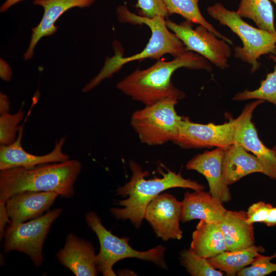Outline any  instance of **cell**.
Listing matches in <instances>:
<instances>
[{"label": "cell", "instance_id": "cell-1", "mask_svg": "<svg viewBox=\"0 0 276 276\" xmlns=\"http://www.w3.org/2000/svg\"><path fill=\"white\" fill-rule=\"evenodd\" d=\"M212 71L210 62L200 54L192 51L174 57L170 61L158 60L145 70L136 69L119 82L117 88L132 99L145 106L172 99H182L185 93L176 87L171 80L173 73L177 69Z\"/></svg>", "mask_w": 276, "mask_h": 276}, {"label": "cell", "instance_id": "cell-2", "mask_svg": "<svg viewBox=\"0 0 276 276\" xmlns=\"http://www.w3.org/2000/svg\"><path fill=\"white\" fill-rule=\"evenodd\" d=\"M117 15L121 23L146 25L151 30V37L142 51L128 57H124L122 51L119 50L116 42H113L114 55L106 59L99 73L83 88V93L90 91L103 80L111 77L128 62L142 61L146 58L158 60L167 54L174 58L188 51L183 42L167 27L165 17L162 15H156L153 18L142 16L131 12L125 5L117 8Z\"/></svg>", "mask_w": 276, "mask_h": 276}, {"label": "cell", "instance_id": "cell-3", "mask_svg": "<svg viewBox=\"0 0 276 276\" xmlns=\"http://www.w3.org/2000/svg\"><path fill=\"white\" fill-rule=\"evenodd\" d=\"M76 159L40 165L31 168L16 167L0 172V201L6 202L14 194L24 191L54 192L70 198L80 172Z\"/></svg>", "mask_w": 276, "mask_h": 276}, {"label": "cell", "instance_id": "cell-4", "mask_svg": "<svg viewBox=\"0 0 276 276\" xmlns=\"http://www.w3.org/2000/svg\"><path fill=\"white\" fill-rule=\"evenodd\" d=\"M129 165L132 172L130 180L117 190L118 195L128 197L118 203L123 208H111L110 211L116 219H129L136 228L141 226L149 203L163 191L173 188H189L194 191L205 188L196 181L182 177L180 173L176 174L170 170L166 173L162 171V178L147 179L145 177L149 174L148 171H144L132 160H129Z\"/></svg>", "mask_w": 276, "mask_h": 276}, {"label": "cell", "instance_id": "cell-5", "mask_svg": "<svg viewBox=\"0 0 276 276\" xmlns=\"http://www.w3.org/2000/svg\"><path fill=\"white\" fill-rule=\"evenodd\" d=\"M207 13L220 24L229 28L241 39L243 46L234 48V56L251 65V72L257 71L262 55H276V35L255 28L243 20L236 11L226 9L221 3L209 6Z\"/></svg>", "mask_w": 276, "mask_h": 276}, {"label": "cell", "instance_id": "cell-6", "mask_svg": "<svg viewBox=\"0 0 276 276\" xmlns=\"http://www.w3.org/2000/svg\"><path fill=\"white\" fill-rule=\"evenodd\" d=\"M264 102L257 100L248 103L237 118L221 125L196 123L188 117H182L173 142L185 149L227 147L236 142L239 129L251 120L255 108Z\"/></svg>", "mask_w": 276, "mask_h": 276}, {"label": "cell", "instance_id": "cell-7", "mask_svg": "<svg viewBox=\"0 0 276 276\" xmlns=\"http://www.w3.org/2000/svg\"><path fill=\"white\" fill-rule=\"evenodd\" d=\"M85 219L88 226L95 233L100 243V249L97 255L98 270L104 276H115L112 267L120 260L135 258L154 263L166 268L164 260L165 247L158 245L147 251H140L133 249L128 244L129 238H119L113 235L102 224L100 218L94 212L87 213Z\"/></svg>", "mask_w": 276, "mask_h": 276}, {"label": "cell", "instance_id": "cell-8", "mask_svg": "<svg viewBox=\"0 0 276 276\" xmlns=\"http://www.w3.org/2000/svg\"><path fill=\"white\" fill-rule=\"evenodd\" d=\"M178 102L167 99L145 106L132 114L130 125L142 143L157 146L173 142L182 118L175 110Z\"/></svg>", "mask_w": 276, "mask_h": 276}, {"label": "cell", "instance_id": "cell-9", "mask_svg": "<svg viewBox=\"0 0 276 276\" xmlns=\"http://www.w3.org/2000/svg\"><path fill=\"white\" fill-rule=\"evenodd\" d=\"M61 209L48 212L40 217L24 222L10 221L6 227L4 250H15L27 255L35 266L38 267L43 260V245L53 222L60 216Z\"/></svg>", "mask_w": 276, "mask_h": 276}, {"label": "cell", "instance_id": "cell-10", "mask_svg": "<svg viewBox=\"0 0 276 276\" xmlns=\"http://www.w3.org/2000/svg\"><path fill=\"white\" fill-rule=\"evenodd\" d=\"M166 24L183 42L187 51L200 54L221 69L228 66V59L232 53L229 44L206 28L199 25L193 29V23L187 20L177 24L168 19Z\"/></svg>", "mask_w": 276, "mask_h": 276}, {"label": "cell", "instance_id": "cell-11", "mask_svg": "<svg viewBox=\"0 0 276 276\" xmlns=\"http://www.w3.org/2000/svg\"><path fill=\"white\" fill-rule=\"evenodd\" d=\"M181 202L171 194L164 193L155 197L148 205L145 218L157 237L164 241L179 240L182 232L179 227Z\"/></svg>", "mask_w": 276, "mask_h": 276}, {"label": "cell", "instance_id": "cell-12", "mask_svg": "<svg viewBox=\"0 0 276 276\" xmlns=\"http://www.w3.org/2000/svg\"><path fill=\"white\" fill-rule=\"evenodd\" d=\"M24 126L21 125L16 140L8 145L0 147V170L16 167L31 168L35 166L54 163L64 162L69 160V156L62 152L65 137L56 141L53 150L43 155H37L27 152L22 147L21 140Z\"/></svg>", "mask_w": 276, "mask_h": 276}, {"label": "cell", "instance_id": "cell-13", "mask_svg": "<svg viewBox=\"0 0 276 276\" xmlns=\"http://www.w3.org/2000/svg\"><path fill=\"white\" fill-rule=\"evenodd\" d=\"M225 148L217 147L194 156L188 162L186 169L195 170L206 178L210 193L217 201L223 203L231 200L232 197L228 186L223 176L222 167Z\"/></svg>", "mask_w": 276, "mask_h": 276}, {"label": "cell", "instance_id": "cell-14", "mask_svg": "<svg viewBox=\"0 0 276 276\" xmlns=\"http://www.w3.org/2000/svg\"><path fill=\"white\" fill-rule=\"evenodd\" d=\"M59 262L76 276L98 274L97 255L91 242L69 234L64 247L57 252Z\"/></svg>", "mask_w": 276, "mask_h": 276}, {"label": "cell", "instance_id": "cell-15", "mask_svg": "<svg viewBox=\"0 0 276 276\" xmlns=\"http://www.w3.org/2000/svg\"><path fill=\"white\" fill-rule=\"evenodd\" d=\"M96 0H34L33 4L43 9V14L39 24L32 29L29 47L24 55L26 60L31 59L34 49L42 37L54 34L57 30V20L65 11L74 8L90 6Z\"/></svg>", "mask_w": 276, "mask_h": 276}, {"label": "cell", "instance_id": "cell-16", "mask_svg": "<svg viewBox=\"0 0 276 276\" xmlns=\"http://www.w3.org/2000/svg\"><path fill=\"white\" fill-rule=\"evenodd\" d=\"M59 194L54 192L24 191L12 195L6 202L11 221L24 222L43 215Z\"/></svg>", "mask_w": 276, "mask_h": 276}, {"label": "cell", "instance_id": "cell-17", "mask_svg": "<svg viewBox=\"0 0 276 276\" xmlns=\"http://www.w3.org/2000/svg\"><path fill=\"white\" fill-rule=\"evenodd\" d=\"M227 211L222 203L216 200L210 192L203 190L188 192L181 201L180 221L186 222L197 219L208 223H219Z\"/></svg>", "mask_w": 276, "mask_h": 276}, {"label": "cell", "instance_id": "cell-18", "mask_svg": "<svg viewBox=\"0 0 276 276\" xmlns=\"http://www.w3.org/2000/svg\"><path fill=\"white\" fill-rule=\"evenodd\" d=\"M222 172L224 181L229 186L248 174H263L264 169L256 156L235 142L225 148Z\"/></svg>", "mask_w": 276, "mask_h": 276}, {"label": "cell", "instance_id": "cell-19", "mask_svg": "<svg viewBox=\"0 0 276 276\" xmlns=\"http://www.w3.org/2000/svg\"><path fill=\"white\" fill-rule=\"evenodd\" d=\"M246 212L227 211L219 223L225 241L227 251L248 248L255 243L253 224L246 222Z\"/></svg>", "mask_w": 276, "mask_h": 276}, {"label": "cell", "instance_id": "cell-20", "mask_svg": "<svg viewBox=\"0 0 276 276\" xmlns=\"http://www.w3.org/2000/svg\"><path fill=\"white\" fill-rule=\"evenodd\" d=\"M190 249L206 259L226 251L225 241L219 223H208L200 220L193 233Z\"/></svg>", "mask_w": 276, "mask_h": 276}, {"label": "cell", "instance_id": "cell-21", "mask_svg": "<svg viewBox=\"0 0 276 276\" xmlns=\"http://www.w3.org/2000/svg\"><path fill=\"white\" fill-rule=\"evenodd\" d=\"M236 142L257 157L263 167L264 174L276 180V153L274 150L263 144L251 120L239 129L236 137Z\"/></svg>", "mask_w": 276, "mask_h": 276}, {"label": "cell", "instance_id": "cell-22", "mask_svg": "<svg viewBox=\"0 0 276 276\" xmlns=\"http://www.w3.org/2000/svg\"><path fill=\"white\" fill-rule=\"evenodd\" d=\"M264 251L262 246L253 245L243 249L226 250L207 259L215 268L225 272L227 275H235L239 270L249 266L259 254Z\"/></svg>", "mask_w": 276, "mask_h": 276}, {"label": "cell", "instance_id": "cell-23", "mask_svg": "<svg viewBox=\"0 0 276 276\" xmlns=\"http://www.w3.org/2000/svg\"><path fill=\"white\" fill-rule=\"evenodd\" d=\"M237 13L251 19L261 29L276 35L273 7L269 0H241Z\"/></svg>", "mask_w": 276, "mask_h": 276}, {"label": "cell", "instance_id": "cell-24", "mask_svg": "<svg viewBox=\"0 0 276 276\" xmlns=\"http://www.w3.org/2000/svg\"><path fill=\"white\" fill-rule=\"evenodd\" d=\"M199 0H163L169 14H177L186 20L206 28L220 39L233 44L230 39L222 35L207 21L202 16L198 6Z\"/></svg>", "mask_w": 276, "mask_h": 276}, {"label": "cell", "instance_id": "cell-25", "mask_svg": "<svg viewBox=\"0 0 276 276\" xmlns=\"http://www.w3.org/2000/svg\"><path fill=\"white\" fill-rule=\"evenodd\" d=\"M270 57L275 63L273 72L267 74L259 88L253 90H245L238 92L233 98V100H262L276 106V56L270 55Z\"/></svg>", "mask_w": 276, "mask_h": 276}, {"label": "cell", "instance_id": "cell-26", "mask_svg": "<svg viewBox=\"0 0 276 276\" xmlns=\"http://www.w3.org/2000/svg\"><path fill=\"white\" fill-rule=\"evenodd\" d=\"M181 262L193 276H222L223 273L213 267L207 259L200 257L189 249L181 254Z\"/></svg>", "mask_w": 276, "mask_h": 276}, {"label": "cell", "instance_id": "cell-27", "mask_svg": "<svg viewBox=\"0 0 276 276\" xmlns=\"http://www.w3.org/2000/svg\"><path fill=\"white\" fill-rule=\"evenodd\" d=\"M24 112L21 109L14 114L5 113L0 116L1 145H8L13 143L17 138V133L22 120Z\"/></svg>", "mask_w": 276, "mask_h": 276}, {"label": "cell", "instance_id": "cell-28", "mask_svg": "<svg viewBox=\"0 0 276 276\" xmlns=\"http://www.w3.org/2000/svg\"><path fill=\"white\" fill-rule=\"evenodd\" d=\"M276 258V252L270 256L259 254L253 262L236 274L238 276H265L276 272V263L271 261Z\"/></svg>", "mask_w": 276, "mask_h": 276}, {"label": "cell", "instance_id": "cell-29", "mask_svg": "<svg viewBox=\"0 0 276 276\" xmlns=\"http://www.w3.org/2000/svg\"><path fill=\"white\" fill-rule=\"evenodd\" d=\"M135 7L139 9V15L144 17L162 15L167 18L169 15L163 0H137Z\"/></svg>", "mask_w": 276, "mask_h": 276}, {"label": "cell", "instance_id": "cell-30", "mask_svg": "<svg viewBox=\"0 0 276 276\" xmlns=\"http://www.w3.org/2000/svg\"><path fill=\"white\" fill-rule=\"evenodd\" d=\"M272 206L270 203L259 201L253 203L246 212V222L253 224L256 222H264Z\"/></svg>", "mask_w": 276, "mask_h": 276}, {"label": "cell", "instance_id": "cell-31", "mask_svg": "<svg viewBox=\"0 0 276 276\" xmlns=\"http://www.w3.org/2000/svg\"><path fill=\"white\" fill-rule=\"evenodd\" d=\"M9 216L6 207V202L0 201V237L4 238L6 226L8 221Z\"/></svg>", "mask_w": 276, "mask_h": 276}, {"label": "cell", "instance_id": "cell-32", "mask_svg": "<svg viewBox=\"0 0 276 276\" xmlns=\"http://www.w3.org/2000/svg\"><path fill=\"white\" fill-rule=\"evenodd\" d=\"M12 76V71L8 63L3 59L0 60V77L5 81H9Z\"/></svg>", "mask_w": 276, "mask_h": 276}, {"label": "cell", "instance_id": "cell-33", "mask_svg": "<svg viewBox=\"0 0 276 276\" xmlns=\"http://www.w3.org/2000/svg\"><path fill=\"white\" fill-rule=\"evenodd\" d=\"M10 102L8 96L2 92L0 93V114L8 113L10 109Z\"/></svg>", "mask_w": 276, "mask_h": 276}, {"label": "cell", "instance_id": "cell-34", "mask_svg": "<svg viewBox=\"0 0 276 276\" xmlns=\"http://www.w3.org/2000/svg\"><path fill=\"white\" fill-rule=\"evenodd\" d=\"M264 223L269 227L276 225V207H272L270 209L268 217Z\"/></svg>", "mask_w": 276, "mask_h": 276}, {"label": "cell", "instance_id": "cell-35", "mask_svg": "<svg viewBox=\"0 0 276 276\" xmlns=\"http://www.w3.org/2000/svg\"><path fill=\"white\" fill-rule=\"evenodd\" d=\"M21 1L23 0H6L1 6L0 8V11L1 12H3L7 10L9 8L11 7L14 5Z\"/></svg>", "mask_w": 276, "mask_h": 276}, {"label": "cell", "instance_id": "cell-36", "mask_svg": "<svg viewBox=\"0 0 276 276\" xmlns=\"http://www.w3.org/2000/svg\"><path fill=\"white\" fill-rule=\"evenodd\" d=\"M273 150H274V151L276 153V145H275L274 146H273V147L272 148Z\"/></svg>", "mask_w": 276, "mask_h": 276}, {"label": "cell", "instance_id": "cell-37", "mask_svg": "<svg viewBox=\"0 0 276 276\" xmlns=\"http://www.w3.org/2000/svg\"><path fill=\"white\" fill-rule=\"evenodd\" d=\"M276 5V0H271Z\"/></svg>", "mask_w": 276, "mask_h": 276}]
</instances>
